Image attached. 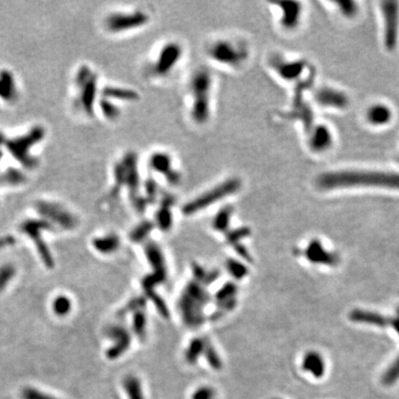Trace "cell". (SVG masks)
Wrapping results in <instances>:
<instances>
[{
  "mask_svg": "<svg viewBox=\"0 0 399 399\" xmlns=\"http://www.w3.org/2000/svg\"><path fill=\"white\" fill-rule=\"evenodd\" d=\"M212 89L214 77L209 69L201 67L191 74L187 84L188 114L195 125L203 126L211 120Z\"/></svg>",
  "mask_w": 399,
  "mask_h": 399,
  "instance_id": "obj_1",
  "label": "cell"
},
{
  "mask_svg": "<svg viewBox=\"0 0 399 399\" xmlns=\"http://www.w3.org/2000/svg\"><path fill=\"white\" fill-rule=\"evenodd\" d=\"M324 190L344 188L375 187L399 190L398 173L380 171H340L326 173L318 180Z\"/></svg>",
  "mask_w": 399,
  "mask_h": 399,
  "instance_id": "obj_2",
  "label": "cell"
},
{
  "mask_svg": "<svg viewBox=\"0 0 399 399\" xmlns=\"http://www.w3.org/2000/svg\"><path fill=\"white\" fill-rule=\"evenodd\" d=\"M76 103L81 112L87 118L96 114V105L100 96L98 74L87 64L81 65L74 74Z\"/></svg>",
  "mask_w": 399,
  "mask_h": 399,
  "instance_id": "obj_3",
  "label": "cell"
},
{
  "mask_svg": "<svg viewBox=\"0 0 399 399\" xmlns=\"http://www.w3.org/2000/svg\"><path fill=\"white\" fill-rule=\"evenodd\" d=\"M210 301L208 292L201 283L193 280L184 288L178 301L182 320L191 328H197L204 322L203 310Z\"/></svg>",
  "mask_w": 399,
  "mask_h": 399,
  "instance_id": "obj_4",
  "label": "cell"
},
{
  "mask_svg": "<svg viewBox=\"0 0 399 399\" xmlns=\"http://www.w3.org/2000/svg\"><path fill=\"white\" fill-rule=\"evenodd\" d=\"M184 56V47L179 42L168 41L158 48L147 66V76L151 79H164L172 73Z\"/></svg>",
  "mask_w": 399,
  "mask_h": 399,
  "instance_id": "obj_5",
  "label": "cell"
},
{
  "mask_svg": "<svg viewBox=\"0 0 399 399\" xmlns=\"http://www.w3.org/2000/svg\"><path fill=\"white\" fill-rule=\"evenodd\" d=\"M242 188V181L237 177H230L217 183L214 187L210 188L206 192L198 195L192 201L188 202L182 207L184 216H193L198 212L205 210L206 208L216 204L225 198L231 196L238 192Z\"/></svg>",
  "mask_w": 399,
  "mask_h": 399,
  "instance_id": "obj_6",
  "label": "cell"
},
{
  "mask_svg": "<svg viewBox=\"0 0 399 399\" xmlns=\"http://www.w3.org/2000/svg\"><path fill=\"white\" fill-rule=\"evenodd\" d=\"M46 135L45 128L42 126H35L23 135L17 136L16 138L6 140L4 145L13 157L20 163L24 168H35L38 160L32 153L33 148L41 143Z\"/></svg>",
  "mask_w": 399,
  "mask_h": 399,
  "instance_id": "obj_7",
  "label": "cell"
},
{
  "mask_svg": "<svg viewBox=\"0 0 399 399\" xmlns=\"http://www.w3.org/2000/svg\"><path fill=\"white\" fill-rule=\"evenodd\" d=\"M151 16L143 10H117L103 19V29L110 35H124L143 29L150 23Z\"/></svg>",
  "mask_w": 399,
  "mask_h": 399,
  "instance_id": "obj_8",
  "label": "cell"
},
{
  "mask_svg": "<svg viewBox=\"0 0 399 399\" xmlns=\"http://www.w3.org/2000/svg\"><path fill=\"white\" fill-rule=\"evenodd\" d=\"M205 53L214 63L228 68L240 66L248 57V51L243 45L226 38L211 41L207 44Z\"/></svg>",
  "mask_w": 399,
  "mask_h": 399,
  "instance_id": "obj_9",
  "label": "cell"
},
{
  "mask_svg": "<svg viewBox=\"0 0 399 399\" xmlns=\"http://www.w3.org/2000/svg\"><path fill=\"white\" fill-rule=\"evenodd\" d=\"M123 170L124 188L128 190L129 199L132 205L138 212H143L147 206V202L144 196L141 194L142 180L139 171L138 154L128 151L119 158Z\"/></svg>",
  "mask_w": 399,
  "mask_h": 399,
  "instance_id": "obj_10",
  "label": "cell"
},
{
  "mask_svg": "<svg viewBox=\"0 0 399 399\" xmlns=\"http://www.w3.org/2000/svg\"><path fill=\"white\" fill-rule=\"evenodd\" d=\"M148 170L163 178L170 185L177 186L181 182L182 174L175 167L172 154L167 151L157 150L150 153L147 160Z\"/></svg>",
  "mask_w": 399,
  "mask_h": 399,
  "instance_id": "obj_11",
  "label": "cell"
},
{
  "mask_svg": "<svg viewBox=\"0 0 399 399\" xmlns=\"http://www.w3.org/2000/svg\"><path fill=\"white\" fill-rule=\"evenodd\" d=\"M53 229H54V226L44 219H41V220L30 219L22 223V225L20 226V231L23 232L32 238L42 261L49 269H52L54 267V259L48 247L46 246L45 242L42 238L41 233L43 230H53Z\"/></svg>",
  "mask_w": 399,
  "mask_h": 399,
  "instance_id": "obj_12",
  "label": "cell"
},
{
  "mask_svg": "<svg viewBox=\"0 0 399 399\" xmlns=\"http://www.w3.org/2000/svg\"><path fill=\"white\" fill-rule=\"evenodd\" d=\"M35 209L44 220L53 226L58 225L63 229L71 230L78 225L77 217L64 205L58 202L40 201L36 203Z\"/></svg>",
  "mask_w": 399,
  "mask_h": 399,
  "instance_id": "obj_13",
  "label": "cell"
},
{
  "mask_svg": "<svg viewBox=\"0 0 399 399\" xmlns=\"http://www.w3.org/2000/svg\"><path fill=\"white\" fill-rule=\"evenodd\" d=\"M107 335L114 341L113 345L107 351V357L109 360H116L128 350L130 345V336L127 329L121 325L110 326L107 330Z\"/></svg>",
  "mask_w": 399,
  "mask_h": 399,
  "instance_id": "obj_14",
  "label": "cell"
},
{
  "mask_svg": "<svg viewBox=\"0 0 399 399\" xmlns=\"http://www.w3.org/2000/svg\"><path fill=\"white\" fill-rule=\"evenodd\" d=\"M383 11L385 17V42L393 48L396 44L398 29V7L397 3H384Z\"/></svg>",
  "mask_w": 399,
  "mask_h": 399,
  "instance_id": "obj_15",
  "label": "cell"
},
{
  "mask_svg": "<svg viewBox=\"0 0 399 399\" xmlns=\"http://www.w3.org/2000/svg\"><path fill=\"white\" fill-rule=\"evenodd\" d=\"M100 96L109 99L114 102H137L141 95L136 90L119 85H105L100 88Z\"/></svg>",
  "mask_w": 399,
  "mask_h": 399,
  "instance_id": "obj_16",
  "label": "cell"
},
{
  "mask_svg": "<svg viewBox=\"0 0 399 399\" xmlns=\"http://www.w3.org/2000/svg\"><path fill=\"white\" fill-rule=\"evenodd\" d=\"M236 293L237 288L233 283H227L217 291L216 299L218 310L212 315L214 320L221 317L225 311H229L236 307Z\"/></svg>",
  "mask_w": 399,
  "mask_h": 399,
  "instance_id": "obj_17",
  "label": "cell"
},
{
  "mask_svg": "<svg viewBox=\"0 0 399 399\" xmlns=\"http://www.w3.org/2000/svg\"><path fill=\"white\" fill-rule=\"evenodd\" d=\"M19 98V89L14 74L9 69H0V100L13 103Z\"/></svg>",
  "mask_w": 399,
  "mask_h": 399,
  "instance_id": "obj_18",
  "label": "cell"
},
{
  "mask_svg": "<svg viewBox=\"0 0 399 399\" xmlns=\"http://www.w3.org/2000/svg\"><path fill=\"white\" fill-rule=\"evenodd\" d=\"M305 254L308 260L313 263L335 265L338 261L337 256L334 253H331L329 251L325 250L322 243L317 240L310 242L309 246L306 250Z\"/></svg>",
  "mask_w": 399,
  "mask_h": 399,
  "instance_id": "obj_19",
  "label": "cell"
},
{
  "mask_svg": "<svg viewBox=\"0 0 399 399\" xmlns=\"http://www.w3.org/2000/svg\"><path fill=\"white\" fill-rule=\"evenodd\" d=\"M145 254L153 268L152 274L164 282L167 278V267L161 249L155 243L151 242L145 247Z\"/></svg>",
  "mask_w": 399,
  "mask_h": 399,
  "instance_id": "obj_20",
  "label": "cell"
},
{
  "mask_svg": "<svg viewBox=\"0 0 399 399\" xmlns=\"http://www.w3.org/2000/svg\"><path fill=\"white\" fill-rule=\"evenodd\" d=\"M175 202V198L171 194L163 196L160 207L155 215V222L162 231H168L172 226V212L171 208Z\"/></svg>",
  "mask_w": 399,
  "mask_h": 399,
  "instance_id": "obj_21",
  "label": "cell"
},
{
  "mask_svg": "<svg viewBox=\"0 0 399 399\" xmlns=\"http://www.w3.org/2000/svg\"><path fill=\"white\" fill-rule=\"evenodd\" d=\"M350 318V320L356 323H362V324L375 325L379 327H385L387 325H391L390 319L374 311H367L363 310H352Z\"/></svg>",
  "mask_w": 399,
  "mask_h": 399,
  "instance_id": "obj_22",
  "label": "cell"
},
{
  "mask_svg": "<svg viewBox=\"0 0 399 399\" xmlns=\"http://www.w3.org/2000/svg\"><path fill=\"white\" fill-rule=\"evenodd\" d=\"M302 368L315 378H322L325 373V360L318 352L309 351L302 360Z\"/></svg>",
  "mask_w": 399,
  "mask_h": 399,
  "instance_id": "obj_23",
  "label": "cell"
},
{
  "mask_svg": "<svg viewBox=\"0 0 399 399\" xmlns=\"http://www.w3.org/2000/svg\"><path fill=\"white\" fill-rule=\"evenodd\" d=\"M96 112H98L107 121L115 122L118 121L121 116V109L118 103L109 99L99 96L96 105Z\"/></svg>",
  "mask_w": 399,
  "mask_h": 399,
  "instance_id": "obj_24",
  "label": "cell"
},
{
  "mask_svg": "<svg viewBox=\"0 0 399 399\" xmlns=\"http://www.w3.org/2000/svg\"><path fill=\"white\" fill-rule=\"evenodd\" d=\"M93 246L96 251L103 254H110L118 251L120 246V240L117 235H105L94 238Z\"/></svg>",
  "mask_w": 399,
  "mask_h": 399,
  "instance_id": "obj_25",
  "label": "cell"
},
{
  "mask_svg": "<svg viewBox=\"0 0 399 399\" xmlns=\"http://www.w3.org/2000/svg\"><path fill=\"white\" fill-rule=\"evenodd\" d=\"M123 387L128 394V399H144L142 383L136 376H127L123 380Z\"/></svg>",
  "mask_w": 399,
  "mask_h": 399,
  "instance_id": "obj_26",
  "label": "cell"
},
{
  "mask_svg": "<svg viewBox=\"0 0 399 399\" xmlns=\"http://www.w3.org/2000/svg\"><path fill=\"white\" fill-rule=\"evenodd\" d=\"M232 215H233V207L230 205L223 207L214 217L212 220L214 228L217 231H226L229 227Z\"/></svg>",
  "mask_w": 399,
  "mask_h": 399,
  "instance_id": "obj_27",
  "label": "cell"
},
{
  "mask_svg": "<svg viewBox=\"0 0 399 399\" xmlns=\"http://www.w3.org/2000/svg\"><path fill=\"white\" fill-rule=\"evenodd\" d=\"M204 347H205V340L202 338H195L190 343L185 353L186 360L190 364L196 363L199 357L203 354Z\"/></svg>",
  "mask_w": 399,
  "mask_h": 399,
  "instance_id": "obj_28",
  "label": "cell"
},
{
  "mask_svg": "<svg viewBox=\"0 0 399 399\" xmlns=\"http://www.w3.org/2000/svg\"><path fill=\"white\" fill-rule=\"evenodd\" d=\"M146 324H147V320L143 310L135 311L132 318L133 332L142 341L146 336Z\"/></svg>",
  "mask_w": 399,
  "mask_h": 399,
  "instance_id": "obj_29",
  "label": "cell"
},
{
  "mask_svg": "<svg viewBox=\"0 0 399 399\" xmlns=\"http://www.w3.org/2000/svg\"><path fill=\"white\" fill-rule=\"evenodd\" d=\"M285 5L286 7L283 8L284 17L282 19V21L286 27H292L297 23L300 14V7L299 4L295 2L285 3Z\"/></svg>",
  "mask_w": 399,
  "mask_h": 399,
  "instance_id": "obj_30",
  "label": "cell"
},
{
  "mask_svg": "<svg viewBox=\"0 0 399 399\" xmlns=\"http://www.w3.org/2000/svg\"><path fill=\"white\" fill-rule=\"evenodd\" d=\"M203 354L205 356L207 362L212 367V369L219 370L223 367L221 359L218 356L217 350L212 347V344L205 340V347H204V351Z\"/></svg>",
  "mask_w": 399,
  "mask_h": 399,
  "instance_id": "obj_31",
  "label": "cell"
},
{
  "mask_svg": "<svg viewBox=\"0 0 399 399\" xmlns=\"http://www.w3.org/2000/svg\"><path fill=\"white\" fill-rule=\"evenodd\" d=\"M368 118L375 124L386 123L390 118V111L384 107H375L370 109L368 114Z\"/></svg>",
  "mask_w": 399,
  "mask_h": 399,
  "instance_id": "obj_32",
  "label": "cell"
},
{
  "mask_svg": "<svg viewBox=\"0 0 399 399\" xmlns=\"http://www.w3.org/2000/svg\"><path fill=\"white\" fill-rule=\"evenodd\" d=\"M153 225L151 222L145 221L135 227L130 233V240L134 242H143L153 230Z\"/></svg>",
  "mask_w": 399,
  "mask_h": 399,
  "instance_id": "obj_33",
  "label": "cell"
},
{
  "mask_svg": "<svg viewBox=\"0 0 399 399\" xmlns=\"http://www.w3.org/2000/svg\"><path fill=\"white\" fill-rule=\"evenodd\" d=\"M399 379V357L394 360L392 364L390 365L388 369L385 370L383 377H382V383L389 386L393 384Z\"/></svg>",
  "mask_w": 399,
  "mask_h": 399,
  "instance_id": "obj_34",
  "label": "cell"
},
{
  "mask_svg": "<svg viewBox=\"0 0 399 399\" xmlns=\"http://www.w3.org/2000/svg\"><path fill=\"white\" fill-rule=\"evenodd\" d=\"M71 301L66 296H59L53 303V310L58 316H66L71 310Z\"/></svg>",
  "mask_w": 399,
  "mask_h": 399,
  "instance_id": "obj_35",
  "label": "cell"
},
{
  "mask_svg": "<svg viewBox=\"0 0 399 399\" xmlns=\"http://www.w3.org/2000/svg\"><path fill=\"white\" fill-rule=\"evenodd\" d=\"M227 271L230 273L233 277L236 279H242L248 275V269L246 266L242 264L241 261H236L234 259H229L227 261Z\"/></svg>",
  "mask_w": 399,
  "mask_h": 399,
  "instance_id": "obj_36",
  "label": "cell"
},
{
  "mask_svg": "<svg viewBox=\"0 0 399 399\" xmlns=\"http://www.w3.org/2000/svg\"><path fill=\"white\" fill-rule=\"evenodd\" d=\"M16 269L11 264H6L0 267V292L4 290L10 280L14 277Z\"/></svg>",
  "mask_w": 399,
  "mask_h": 399,
  "instance_id": "obj_37",
  "label": "cell"
},
{
  "mask_svg": "<svg viewBox=\"0 0 399 399\" xmlns=\"http://www.w3.org/2000/svg\"><path fill=\"white\" fill-rule=\"evenodd\" d=\"M143 192L145 193V200L147 203L152 202L156 199L158 195V185L155 179L153 177H149L145 182L143 183Z\"/></svg>",
  "mask_w": 399,
  "mask_h": 399,
  "instance_id": "obj_38",
  "label": "cell"
},
{
  "mask_svg": "<svg viewBox=\"0 0 399 399\" xmlns=\"http://www.w3.org/2000/svg\"><path fill=\"white\" fill-rule=\"evenodd\" d=\"M251 234V230L247 227H242V228H237V229H234L231 231L228 232L227 234V241L228 243H230L233 246H235L236 244H240V242L245 238L248 236H250Z\"/></svg>",
  "mask_w": 399,
  "mask_h": 399,
  "instance_id": "obj_39",
  "label": "cell"
},
{
  "mask_svg": "<svg viewBox=\"0 0 399 399\" xmlns=\"http://www.w3.org/2000/svg\"><path fill=\"white\" fill-rule=\"evenodd\" d=\"M146 295H147L148 298H149L151 301H153V304L156 307L158 311L161 313V315L166 317V318L169 316V311H168V307L166 305L165 301H163V299H161V298L159 297V295H157L154 291L150 292V293H147Z\"/></svg>",
  "mask_w": 399,
  "mask_h": 399,
  "instance_id": "obj_40",
  "label": "cell"
},
{
  "mask_svg": "<svg viewBox=\"0 0 399 399\" xmlns=\"http://www.w3.org/2000/svg\"><path fill=\"white\" fill-rule=\"evenodd\" d=\"M21 397L22 399H58L52 395L43 393L40 390L33 388V387L25 388L22 391Z\"/></svg>",
  "mask_w": 399,
  "mask_h": 399,
  "instance_id": "obj_41",
  "label": "cell"
},
{
  "mask_svg": "<svg viewBox=\"0 0 399 399\" xmlns=\"http://www.w3.org/2000/svg\"><path fill=\"white\" fill-rule=\"evenodd\" d=\"M145 305H146L145 299H143L142 297L141 298H136V299H134L130 302H128V305L126 306L123 310L119 312V314L125 315V314H127L128 312H131V311L135 312L137 310H143Z\"/></svg>",
  "mask_w": 399,
  "mask_h": 399,
  "instance_id": "obj_42",
  "label": "cell"
},
{
  "mask_svg": "<svg viewBox=\"0 0 399 399\" xmlns=\"http://www.w3.org/2000/svg\"><path fill=\"white\" fill-rule=\"evenodd\" d=\"M216 396V391L212 387L202 386L198 388L193 394L192 399H214Z\"/></svg>",
  "mask_w": 399,
  "mask_h": 399,
  "instance_id": "obj_43",
  "label": "cell"
},
{
  "mask_svg": "<svg viewBox=\"0 0 399 399\" xmlns=\"http://www.w3.org/2000/svg\"><path fill=\"white\" fill-rule=\"evenodd\" d=\"M234 248H235V250H236L237 254H238L240 256L242 257L243 259H245L246 261H251V255H250V253L247 251L245 247L242 246V244H236V245L234 246Z\"/></svg>",
  "mask_w": 399,
  "mask_h": 399,
  "instance_id": "obj_44",
  "label": "cell"
},
{
  "mask_svg": "<svg viewBox=\"0 0 399 399\" xmlns=\"http://www.w3.org/2000/svg\"><path fill=\"white\" fill-rule=\"evenodd\" d=\"M390 326H393L394 330L396 331V333L399 335V317H396L394 319H391V325Z\"/></svg>",
  "mask_w": 399,
  "mask_h": 399,
  "instance_id": "obj_45",
  "label": "cell"
},
{
  "mask_svg": "<svg viewBox=\"0 0 399 399\" xmlns=\"http://www.w3.org/2000/svg\"><path fill=\"white\" fill-rule=\"evenodd\" d=\"M6 140L7 139H6L5 135L2 132H0V145H4Z\"/></svg>",
  "mask_w": 399,
  "mask_h": 399,
  "instance_id": "obj_46",
  "label": "cell"
},
{
  "mask_svg": "<svg viewBox=\"0 0 399 399\" xmlns=\"http://www.w3.org/2000/svg\"><path fill=\"white\" fill-rule=\"evenodd\" d=\"M397 313H398V317H399V309H398V311H397Z\"/></svg>",
  "mask_w": 399,
  "mask_h": 399,
  "instance_id": "obj_47",
  "label": "cell"
},
{
  "mask_svg": "<svg viewBox=\"0 0 399 399\" xmlns=\"http://www.w3.org/2000/svg\"><path fill=\"white\" fill-rule=\"evenodd\" d=\"M273 399H280V398H273Z\"/></svg>",
  "mask_w": 399,
  "mask_h": 399,
  "instance_id": "obj_48",
  "label": "cell"
}]
</instances>
